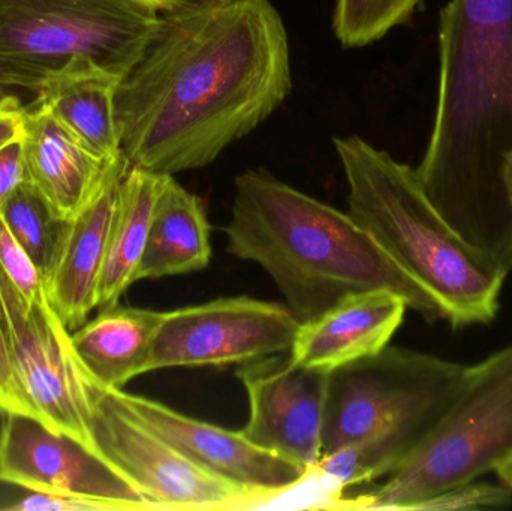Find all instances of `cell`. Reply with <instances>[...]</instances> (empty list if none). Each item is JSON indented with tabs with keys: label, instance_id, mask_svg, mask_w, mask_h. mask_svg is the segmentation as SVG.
<instances>
[{
	"label": "cell",
	"instance_id": "484cf974",
	"mask_svg": "<svg viewBox=\"0 0 512 511\" xmlns=\"http://www.w3.org/2000/svg\"><path fill=\"white\" fill-rule=\"evenodd\" d=\"M8 511H120L116 504L74 495H53L32 492L17 503L6 506Z\"/></svg>",
	"mask_w": 512,
	"mask_h": 511
},
{
	"label": "cell",
	"instance_id": "8992f818",
	"mask_svg": "<svg viewBox=\"0 0 512 511\" xmlns=\"http://www.w3.org/2000/svg\"><path fill=\"white\" fill-rule=\"evenodd\" d=\"M489 473L512 491V344L469 366L459 398L429 440L351 507L418 510L436 495Z\"/></svg>",
	"mask_w": 512,
	"mask_h": 511
},
{
	"label": "cell",
	"instance_id": "d4e9b609",
	"mask_svg": "<svg viewBox=\"0 0 512 511\" xmlns=\"http://www.w3.org/2000/svg\"><path fill=\"white\" fill-rule=\"evenodd\" d=\"M0 413H18L38 419L23 390L18 386L17 377L12 368L11 354H9L2 311H0Z\"/></svg>",
	"mask_w": 512,
	"mask_h": 511
},
{
	"label": "cell",
	"instance_id": "44dd1931",
	"mask_svg": "<svg viewBox=\"0 0 512 511\" xmlns=\"http://www.w3.org/2000/svg\"><path fill=\"white\" fill-rule=\"evenodd\" d=\"M2 218L44 278L65 221L54 215L47 201L27 180L12 192Z\"/></svg>",
	"mask_w": 512,
	"mask_h": 511
},
{
	"label": "cell",
	"instance_id": "52a82bcc",
	"mask_svg": "<svg viewBox=\"0 0 512 511\" xmlns=\"http://www.w3.org/2000/svg\"><path fill=\"white\" fill-rule=\"evenodd\" d=\"M159 12L134 0H0V92H38L72 60H90L125 77Z\"/></svg>",
	"mask_w": 512,
	"mask_h": 511
},
{
	"label": "cell",
	"instance_id": "ac0fdd59",
	"mask_svg": "<svg viewBox=\"0 0 512 511\" xmlns=\"http://www.w3.org/2000/svg\"><path fill=\"white\" fill-rule=\"evenodd\" d=\"M164 315L119 305L102 309L95 320L69 332L74 356L102 386L123 389L135 377L147 374Z\"/></svg>",
	"mask_w": 512,
	"mask_h": 511
},
{
	"label": "cell",
	"instance_id": "2e32d148",
	"mask_svg": "<svg viewBox=\"0 0 512 511\" xmlns=\"http://www.w3.org/2000/svg\"><path fill=\"white\" fill-rule=\"evenodd\" d=\"M21 144L27 182L35 186L60 221H68L83 209L120 156L102 159L93 155L35 102L27 108Z\"/></svg>",
	"mask_w": 512,
	"mask_h": 511
},
{
	"label": "cell",
	"instance_id": "f1b7e54d",
	"mask_svg": "<svg viewBox=\"0 0 512 511\" xmlns=\"http://www.w3.org/2000/svg\"><path fill=\"white\" fill-rule=\"evenodd\" d=\"M134 2L147 6V8L161 14V12L170 11V9L185 5V3L192 2V0H134Z\"/></svg>",
	"mask_w": 512,
	"mask_h": 511
},
{
	"label": "cell",
	"instance_id": "4316f807",
	"mask_svg": "<svg viewBox=\"0 0 512 511\" xmlns=\"http://www.w3.org/2000/svg\"><path fill=\"white\" fill-rule=\"evenodd\" d=\"M26 180L21 141L0 150V215H2L12 192Z\"/></svg>",
	"mask_w": 512,
	"mask_h": 511
},
{
	"label": "cell",
	"instance_id": "6da1fadb",
	"mask_svg": "<svg viewBox=\"0 0 512 511\" xmlns=\"http://www.w3.org/2000/svg\"><path fill=\"white\" fill-rule=\"evenodd\" d=\"M292 90L291 51L270 0H192L161 12L116 96L129 168L176 176L215 162Z\"/></svg>",
	"mask_w": 512,
	"mask_h": 511
},
{
	"label": "cell",
	"instance_id": "7c38bea8",
	"mask_svg": "<svg viewBox=\"0 0 512 511\" xmlns=\"http://www.w3.org/2000/svg\"><path fill=\"white\" fill-rule=\"evenodd\" d=\"M236 375L249 398V420L240 434L265 452L315 470L322 456L328 372L276 354L240 365Z\"/></svg>",
	"mask_w": 512,
	"mask_h": 511
},
{
	"label": "cell",
	"instance_id": "30bf717a",
	"mask_svg": "<svg viewBox=\"0 0 512 511\" xmlns=\"http://www.w3.org/2000/svg\"><path fill=\"white\" fill-rule=\"evenodd\" d=\"M0 311L18 386L38 419L89 447L69 330L47 296L27 303L0 270Z\"/></svg>",
	"mask_w": 512,
	"mask_h": 511
},
{
	"label": "cell",
	"instance_id": "cb8c5ba5",
	"mask_svg": "<svg viewBox=\"0 0 512 511\" xmlns=\"http://www.w3.org/2000/svg\"><path fill=\"white\" fill-rule=\"evenodd\" d=\"M512 504V491L507 486L472 482L448 489L426 501L418 510H489L505 509Z\"/></svg>",
	"mask_w": 512,
	"mask_h": 511
},
{
	"label": "cell",
	"instance_id": "d6986e66",
	"mask_svg": "<svg viewBox=\"0 0 512 511\" xmlns=\"http://www.w3.org/2000/svg\"><path fill=\"white\" fill-rule=\"evenodd\" d=\"M210 260V224L203 203L174 176H165L135 282L200 272Z\"/></svg>",
	"mask_w": 512,
	"mask_h": 511
},
{
	"label": "cell",
	"instance_id": "3957f363",
	"mask_svg": "<svg viewBox=\"0 0 512 511\" xmlns=\"http://www.w3.org/2000/svg\"><path fill=\"white\" fill-rule=\"evenodd\" d=\"M227 251L258 264L300 323L349 294L388 290L427 321L445 320L435 297L352 218L265 170L237 176Z\"/></svg>",
	"mask_w": 512,
	"mask_h": 511
},
{
	"label": "cell",
	"instance_id": "7a4b0ae2",
	"mask_svg": "<svg viewBox=\"0 0 512 511\" xmlns=\"http://www.w3.org/2000/svg\"><path fill=\"white\" fill-rule=\"evenodd\" d=\"M512 0H450L439 21L435 123L415 168L454 233L510 273Z\"/></svg>",
	"mask_w": 512,
	"mask_h": 511
},
{
	"label": "cell",
	"instance_id": "f546056e",
	"mask_svg": "<svg viewBox=\"0 0 512 511\" xmlns=\"http://www.w3.org/2000/svg\"><path fill=\"white\" fill-rule=\"evenodd\" d=\"M3 95H5V93L0 92V98H2Z\"/></svg>",
	"mask_w": 512,
	"mask_h": 511
},
{
	"label": "cell",
	"instance_id": "83f0119b",
	"mask_svg": "<svg viewBox=\"0 0 512 511\" xmlns=\"http://www.w3.org/2000/svg\"><path fill=\"white\" fill-rule=\"evenodd\" d=\"M27 108L15 96L0 98V150L23 141L26 135Z\"/></svg>",
	"mask_w": 512,
	"mask_h": 511
},
{
	"label": "cell",
	"instance_id": "ba28073f",
	"mask_svg": "<svg viewBox=\"0 0 512 511\" xmlns=\"http://www.w3.org/2000/svg\"><path fill=\"white\" fill-rule=\"evenodd\" d=\"M72 348V347H71ZM89 449L122 474L152 510H219L270 500L261 492L209 473L180 455L132 416L110 387L95 380L74 356Z\"/></svg>",
	"mask_w": 512,
	"mask_h": 511
},
{
	"label": "cell",
	"instance_id": "277c9868",
	"mask_svg": "<svg viewBox=\"0 0 512 511\" xmlns=\"http://www.w3.org/2000/svg\"><path fill=\"white\" fill-rule=\"evenodd\" d=\"M468 372V365L390 345L334 369L315 471L340 488L390 477L447 416Z\"/></svg>",
	"mask_w": 512,
	"mask_h": 511
},
{
	"label": "cell",
	"instance_id": "5bb4252c",
	"mask_svg": "<svg viewBox=\"0 0 512 511\" xmlns=\"http://www.w3.org/2000/svg\"><path fill=\"white\" fill-rule=\"evenodd\" d=\"M128 170L120 155L83 209L63 222L53 261L42 278L48 303L69 332L83 326L96 308L117 192Z\"/></svg>",
	"mask_w": 512,
	"mask_h": 511
},
{
	"label": "cell",
	"instance_id": "4fadbf2b",
	"mask_svg": "<svg viewBox=\"0 0 512 511\" xmlns=\"http://www.w3.org/2000/svg\"><path fill=\"white\" fill-rule=\"evenodd\" d=\"M110 389L126 411L164 438L180 455L237 485L274 498L300 485L313 473L259 449L240 431L192 419L153 399Z\"/></svg>",
	"mask_w": 512,
	"mask_h": 511
},
{
	"label": "cell",
	"instance_id": "9c48e42d",
	"mask_svg": "<svg viewBox=\"0 0 512 511\" xmlns=\"http://www.w3.org/2000/svg\"><path fill=\"white\" fill-rule=\"evenodd\" d=\"M300 321L288 306L224 297L165 312L147 374L171 368L245 365L291 348Z\"/></svg>",
	"mask_w": 512,
	"mask_h": 511
},
{
	"label": "cell",
	"instance_id": "e0dca14e",
	"mask_svg": "<svg viewBox=\"0 0 512 511\" xmlns=\"http://www.w3.org/2000/svg\"><path fill=\"white\" fill-rule=\"evenodd\" d=\"M122 77L77 59L45 78L35 104L50 111L84 147L102 159L120 152L116 96Z\"/></svg>",
	"mask_w": 512,
	"mask_h": 511
},
{
	"label": "cell",
	"instance_id": "ffe728a7",
	"mask_svg": "<svg viewBox=\"0 0 512 511\" xmlns=\"http://www.w3.org/2000/svg\"><path fill=\"white\" fill-rule=\"evenodd\" d=\"M167 174L129 168L120 182L107 254L99 276L96 308H114L132 284L143 258L153 210Z\"/></svg>",
	"mask_w": 512,
	"mask_h": 511
},
{
	"label": "cell",
	"instance_id": "9a60e30c",
	"mask_svg": "<svg viewBox=\"0 0 512 511\" xmlns=\"http://www.w3.org/2000/svg\"><path fill=\"white\" fill-rule=\"evenodd\" d=\"M406 309L405 299L393 291L349 294L313 320L300 323L289 357L304 368L330 374L375 356L402 326Z\"/></svg>",
	"mask_w": 512,
	"mask_h": 511
},
{
	"label": "cell",
	"instance_id": "7402d4cb",
	"mask_svg": "<svg viewBox=\"0 0 512 511\" xmlns=\"http://www.w3.org/2000/svg\"><path fill=\"white\" fill-rule=\"evenodd\" d=\"M420 3L421 0H336L334 35L343 47H366L406 23Z\"/></svg>",
	"mask_w": 512,
	"mask_h": 511
},
{
	"label": "cell",
	"instance_id": "5b68a950",
	"mask_svg": "<svg viewBox=\"0 0 512 511\" xmlns=\"http://www.w3.org/2000/svg\"><path fill=\"white\" fill-rule=\"evenodd\" d=\"M349 215L420 282L453 327L487 324L507 273L463 242L421 188L417 171L358 135L333 138Z\"/></svg>",
	"mask_w": 512,
	"mask_h": 511
},
{
	"label": "cell",
	"instance_id": "8fae6325",
	"mask_svg": "<svg viewBox=\"0 0 512 511\" xmlns=\"http://www.w3.org/2000/svg\"><path fill=\"white\" fill-rule=\"evenodd\" d=\"M0 482L41 494L108 501L120 511L152 510L146 497L89 447L24 414L2 413Z\"/></svg>",
	"mask_w": 512,
	"mask_h": 511
},
{
	"label": "cell",
	"instance_id": "603a6c76",
	"mask_svg": "<svg viewBox=\"0 0 512 511\" xmlns=\"http://www.w3.org/2000/svg\"><path fill=\"white\" fill-rule=\"evenodd\" d=\"M0 270L27 303L44 299V279L0 215Z\"/></svg>",
	"mask_w": 512,
	"mask_h": 511
}]
</instances>
